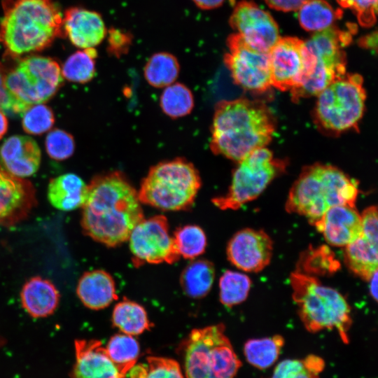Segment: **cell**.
<instances>
[{
    "label": "cell",
    "instance_id": "26",
    "mask_svg": "<svg viewBox=\"0 0 378 378\" xmlns=\"http://www.w3.org/2000/svg\"><path fill=\"white\" fill-rule=\"evenodd\" d=\"M298 10L301 27L309 31L326 29L342 17L340 9L334 8L324 0H307Z\"/></svg>",
    "mask_w": 378,
    "mask_h": 378
},
{
    "label": "cell",
    "instance_id": "4",
    "mask_svg": "<svg viewBox=\"0 0 378 378\" xmlns=\"http://www.w3.org/2000/svg\"><path fill=\"white\" fill-rule=\"evenodd\" d=\"M358 183L331 165L314 164L304 167L290 188L286 209L306 217L314 225L330 208L355 206Z\"/></svg>",
    "mask_w": 378,
    "mask_h": 378
},
{
    "label": "cell",
    "instance_id": "22",
    "mask_svg": "<svg viewBox=\"0 0 378 378\" xmlns=\"http://www.w3.org/2000/svg\"><path fill=\"white\" fill-rule=\"evenodd\" d=\"M76 293L85 307L94 310L107 307L118 298L113 277L102 270L83 274L78 283Z\"/></svg>",
    "mask_w": 378,
    "mask_h": 378
},
{
    "label": "cell",
    "instance_id": "27",
    "mask_svg": "<svg viewBox=\"0 0 378 378\" xmlns=\"http://www.w3.org/2000/svg\"><path fill=\"white\" fill-rule=\"evenodd\" d=\"M112 321L122 333L130 335H140L152 326L145 309L128 300L115 304L112 313Z\"/></svg>",
    "mask_w": 378,
    "mask_h": 378
},
{
    "label": "cell",
    "instance_id": "15",
    "mask_svg": "<svg viewBox=\"0 0 378 378\" xmlns=\"http://www.w3.org/2000/svg\"><path fill=\"white\" fill-rule=\"evenodd\" d=\"M304 41L295 37L279 38L269 51L272 86L293 90L303 73Z\"/></svg>",
    "mask_w": 378,
    "mask_h": 378
},
{
    "label": "cell",
    "instance_id": "12",
    "mask_svg": "<svg viewBox=\"0 0 378 378\" xmlns=\"http://www.w3.org/2000/svg\"><path fill=\"white\" fill-rule=\"evenodd\" d=\"M128 239L136 267L146 263L172 264L180 258L174 238L169 233L167 219L163 215L144 218L133 228Z\"/></svg>",
    "mask_w": 378,
    "mask_h": 378
},
{
    "label": "cell",
    "instance_id": "13",
    "mask_svg": "<svg viewBox=\"0 0 378 378\" xmlns=\"http://www.w3.org/2000/svg\"><path fill=\"white\" fill-rule=\"evenodd\" d=\"M230 24L246 43L260 51L269 52L280 38L278 26L272 15L253 2H239L233 10Z\"/></svg>",
    "mask_w": 378,
    "mask_h": 378
},
{
    "label": "cell",
    "instance_id": "14",
    "mask_svg": "<svg viewBox=\"0 0 378 378\" xmlns=\"http://www.w3.org/2000/svg\"><path fill=\"white\" fill-rule=\"evenodd\" d=\"M272 251V241L265 231L246 228L238 231L230 239L227 255L237 268L258 272L270 263Z\"/></svg>",
    "mask_w": 378,
    "mask_h": 378
},
{
    "label": "cell",
    "instance_id": "42",
    "mask_svg": "<svg viewBox=\"0 0 378 378\" xmlns=\"http://www.w3.org/2000/svg\"><path fill=\"white\" fill-rule=\"evenodd\" d=\"M5 70L0 63V108L5 111L7 108V95L4 88Z\"/></svg>",
    "mask_w": 378,
    "mask_h": 378
},
{
    "label": "cell",
    "instance_id": "6",
    "mask_svg": "<svg viewBox=\"0 0 378 378\" xmlns=\"http://www.w3.org/2000/svg\"><path fill=\"white\" fill-rule=\"evenodd\" d=\"M201 185L195 166L178 158L152 167L137 194L140 202L162 210H186L193 204Z\"/></svg>",
    "mask_w": 378,
    "mask_h": 378
},
{
    "label": "cell",
    "instance_id": "32",
    "mask_svg": "<svg viewBox=\"0 0 378 378\" xmlns=\"http://www.w3.org/2000/svg\"><path fill=\"white\" fill-rule=\"evenodd\" d=\"M324 367L323 359L314 354L301 359H286L275 367L270 378H319Z\"/></svg>",
    "mask_w": 378,
    "mask_h": 378
},
{
    "label": "cell",
    "instance_id": "38",
    "mask_svg": "<svg viewBox=\"0 0 378 378\" xmlns=\"http://www.w3.org/2000/svg\"><path fill=\"white\" fill-rule=\"evenodd\" d=\"M46 148L51 158L63 160L74 153V139L68 132L60 129H54L46 136Z\"/></svg>",
    "mask_w": 378,
    "mask_h": 378
},
{
    "label": "cell",
    "instance_id": "23",
    "mask_svg": "<svg viewBox=\"0 0 378 378\" xmlns=\"http://www.w3.org/2000/svg\"><path fill=\"white\" fill-rule=\"evenodd\" d=\"M21 302L26 312L34 318L46 317L57 309L59 294L48 279L34 276L28 280L21 290Z\"/></svg>",
    "mask_w": 378,
    "mask_h": 378
},
{
    "label": "cell",
    "instance_id": "21",
    "mask_svg": "<svg viewBox=\"0 0 378 378\" xmlns=\"http://www.w3.org/2000/svg\"><path fill=\"white\" fill-rule=\"evenodd\" d=\"M378 232L362 228V234L344 246V262L350 270L364 280L369 281L377 271Z\"/></svg>",
    "mask_w": 378,
    "mask_h": 378
},
{
    "label": "cell",
    "instance_id": "44",
    "mask_svg": "<svg viewBox=\"0 0 378 378\" xmlns=\"http://www.w3.org/2000/svg\"><path fill=\"white\" fill-rule=\"evenodd\" d=\"M370 281V292L375 301L377 300V271H375Z\"/></svg>",
    "mask_w": 378,
    "mask_h": 378
},
{
    "label": "cell",
    "instance_id": "36",
    "mask_svg": "<svg viewBox=\"0 0 378 378\" xmlns=\"http://www.w3.org/2000/svg\"><path fill=\"white\" fill-rule=\"evenodd\" d=\"M128 372L130 378H184L176 360L156 356L147 358L146 364L134 365Z\"/></svg>",
    "mask_w": 378,
    "mask_h": 378
},
{
    "label": "cell",
    "instance_id": "18",
    "mask_svg": "<svg viewBox=\"0 0 378 378\" xmlns=\"http://www.w3.org/2000/svg\"><path fill=\"white\" fill-rule=\"evenodd\" d=\"M62 26L71 43L83 49L94 48L107 34L101 15L80 7H71L65 11Z\"/></svg>",
    "mask_w": 378,
    "mask_h": 378
},
{
    "label": "cell",
    "instance_id": "24",
    "mask_svg": "<svg viewBox=\"0 0 378 378\" xmlns=\"http://www.w3.org/2000/svg\"><path fill=\"white\" fill-rule=\"evenodd\" d=\"M86 192L87 185L78 176L66 174L50 181L48 198L56 209L69 211L83 206Z\"/></svg>",
    "mask_w": 378,
    "mask_h": 378
},
{
    "label": "cell",
    "instance_id": "16",
    "mask_svg": "<svg viewBox=\"0 0 378 378\" xmlns=\"http://www.w3.org/2000/svg\"><path fill=\"white\" fill-rule=\"evenodd\" d=\"M36 202L31 183L0 165V225L9 226L25 218Z\"/></svg>",
    "mask_w": 378,
    "mask_h": 378
},
{
    "label": "cell",
    "instance_id": "3",
    "mask_svg": "<svg viewBox=\"0 0 378 378\" xmlns=\"http://www.w3.org/2000/svg\"><path fill=\"white\" fill-rule=\"evenodd\" d=\"M2 8L0 42L9 57L42 50L64 34L53 0H3Z\"/></svg>",
    "mask_w": 378,
    "mask_h": 378
},
{
    "label": "cell",
    "instance_id": "5",
    "mask_svg": "<svg viewBox=\"0 0 378 378\" xmlns=\"http://www.w3.org/2000/svg\"><path fill=\"white\" fill-rule=\"evenodd\" d=\"M293 298L307 330H336L344 343L351 325V309L338 291L321 284L314 276L295 271L290 274Z\"/></svg>",
    "mask_w": 378,
    "mask_h": 378
},
{
    "label": "cell",
    "instance_id": "29",
    "mask_svg": "<svg viewBox=\"0 0 378 378\" xmlns=\"http://www.w3.org/2000/svg\"><path fill=\"white\" fill-rule=\"evenodd\" d=\"M284 344V337L279 335L250 340L244 344V356L251 365L260 370L266 369L276 361Z\"/></svg>",
    "mask_w": 378,
    "mask_h": 378
},
{
    "label": "cell",
    "instance_id": "7",
    "mask_svg": "<svg viewBox=\"0 0 378 378\" xmlns=\"http://www.w3.org/2000/svg\"><path fill=\"white\" fill-rule=\"evenodd\" d=\"M62 83V69L55 59L38 55L23 57L5 74L6 111L23 114L33 105L51 99Z\"/></svg>",
    "mask_w": 378,
    "mask_h": 378
},
{
    "label": "cell",
    "instance_id": "33",
    "mask_svg": "<svg viewBox=\"0 0 378 378\" xmlns=\"http://www.w3.org/2000/svg\"><path fill=\"white\" fill-rule=\"evenodd\" d=\"M97 52L94 48L78 50L66 60L62 69L64 78L71 82L86 83L94 76L95 58Z\"/></svg>",
    "mask_w": 378,
    "mask_h": 378
},
{
    "label": "cell",
    "instance_id": "11",
    "mask_svg": "<svg viewBox=\"0 0 378 378\" xmlns=\"http://www.w3.org/2000/svg\"><path fill=\"white\" fill-rule=\"evenodd\" d=\"M227 43L224 63L234 82L253 92L268 90L272 87L269 52L251 47L237 33L228 37Z\"/></svg>",
    "mask_w": 378,
    "mask_h": 378
},
{
    "label": "cell",
    "instance_id": "8",
    "mask_svg": "<svg viewBox=\"0 0 378 378\" xmlns=\"http://www.w3.org/2000/svg\"><path fill=\"white\" fill-rule=\"evenodd\" d=\"M183 349L186 378H234L241 365L223 324L192 330Z\"/></svg>",
    "mask_w": 378,
    "mask_h": 378
},
{
    "label": "cell",
    "instance_id": "2",
    "mask_svg": "<svg viewBox=\"0 0 378 378\" xmlns=\"http://www.w3.org/2000/svg\"><path fill=\"white\" fill-rule=\"evenodd\" d=\"M274 131V116L263 102L246 98L223 100L215 107L209 147L215 155L238 162L265 147Z\"/></svg>",
    "mask_w": 378,
    "mask_h": 378
},
{
    "label": "cell",
    "instance_id": "30",
    "mask_svg": "<svg viewBox=\"0 0 378 378\" xmlns=\"http://www.w3.org/2000/svg\"><path fill=\"white\" fill-rule=\"evenodd\" d=\"M107 354L121 374L125 375L136 364L139 354V345L132 335L117 334L108 341Z\"/></svg>",
    "mask_w": 378,
    "mask_h": 378
},
{
    "label": "cell",
    "instance_id": "43",
    "mask_svg": "<svg viewBox=\"0 0 378 378\" xmlns=\"http://www.w3.org/2000/svg\"><path fill=\"white\" fill-rule=\"evenodd\" d=\"M225 0H192L194 4L203 10H211L220 6Z\"/></svg>",
    "mask_w": 378,
    "mask_h": 378
},
{
    "label": "cell",
    "instance_id": "35",
    "mask_svg": "<svg viewBox=\"0 0 378 378\" xmlns=\"http://www.w3.org/2000/svg\"><path fill=\"white\" fill-rule=\"evenodd\" d=\"M174 240L180 255L192 259L202 254L206 246V237L203 230L195 225H187L178 228Z\"/></svg>",
    "mask_w": 378,
    "mask_h": 378
},
{
    "label": "cell",
    "instance_id": "17",
    "mask_svg": "<svg viewBox=\"0 0 378 378\" xmlns=\"http://www.w3.org/2000/svg\"><path fill=\"white\" fill-rule=\"evenodd\" d=\"M313 225L334 246H345L362 234L360 215L355 206L347 205L328 209Z\"/></svg>",
    "mask_w": 378,
    "mask_h": 378
},
{
    "label": "cell",
    "instance_id": "40",
    "mask_svg": "<svg viewBox=\"0 0 378 378\" xmlns=\"http://www.w3.org/2000/svg\"><path fill=\"white\" fill-rule=\"evenodd\" d=\"M107 33V50L109 54L116 57L125 55L132 45V34L116 28H111Z\"/></svg>",
    "mask_w": 378,
    "mask_h": 378
},
{
    "label": "cell",
    "instance_id": "1",
    "mask_svg": "<svg viewBox=\"0 0 378 378\" xmlns=\"http://www.w3.org/2000/svg\"><path fill=\"white\" fill-rule=\"evenodd\" d=\"M138 194L125 175H98L87 185L81 226L85 234L109 247L128 240L144 218Z\"/></svg>",
    "mask_w": 378,
    "mask_h": 378
},
{
    "label": "cell",
    "instance_id": "9",
    "mask_svg": "<svg viewBox=\"0 0 378 378\" xmlns=\"http://www.w3.org/2000/svg\"><path fill=\"white\" fill-rule=\"evenodd\" d=\"M316 96L314 120L323 132L334 135L358 129L366 98L359 74H345Z\"/></svg>",
    "mask_w": 378,
    "mask_h": 378
},
{
    "label": "cell",
    "instance_id": "41",
    "mask_svg": "<svg viewBox=\"0 0 378 378\" xmlns=\"http://www.w3.org/2000/svg\"><path fill=\"white\" fill-rule=\"evenodd\" d=\"M307 0H265L272 8L285 12L298 10Z\"/></svg>",
    "mask_w": 378,
    "mask_h": 378
},
{
    "label": "cell",
    "instance_id": "34",
    "mask_svg": "<svg viewBox=\"0 0 378 378\" xmlns=\"http://www.w3.org/2000/svg\"><path fill=\"white\" fill-rule=\"evenodd\" d=\"M251 281L244 274L227 270L219 281L220 302L228 307L244 302L248 294Z\"/></svg>",
    "mask_w": 378,
    "mask_h": 378
},
{
    "label": "cell",
    "instance_id": "31",
    "mask_svg": "<svg viewBox=\"0 0 378 378\" xmlns=\"http://www.w3.org/2000/svg\"><path fill=\"white\" fill-rule=\"evenodd\" d=\"M162 111L172 118L189 114L194 107V98L190 90L184 84L174 83L167 87L160 98Z\"/></svg>",
    "mask_w": 378,
    "mask_h": 378
},
{
    "label": "cell",
    "instance_id": "20",
    "mask_svg": "<svg viewBox=\"0 0 378 378\" xmlns=\"http://www.w3.org/2000/svg\"><path fill=\"white\" fill-rule=\"evenodd\" d=\"M75 349L74 378H126L109 358L100 341L76 340Z\"/></svg>",
    "mask_w": 378,
    "mask_h": 378
},
{
    "label": "cell",
    "instance_id": "28",
    "mask_svg": "<svg viewBox=\"0 0 378 378\" xmlns=\"http://www.w3.org/2000/svg\"><path fill=\"white\" fill-rule=\"evenodd\" d=\"M180 70L176 57L167 52L153 54L144 69L145 79L154 88H165L174 83Z\"/></svg>",
    "mask_w": 378,
    "mask_h": 378
},
{
    "label": "cell",
    "instance_id": "10",
    "mask_svg": "<svg viewBox=\"0 0 378 378\" xmlns=\"http://www.w3.org/2000/svg\"><path fill=\"white\" fill-rule=\"evenodd\" d=\"M286 168V162L274 158L267 148H258L238 162L227 192L212 199L222 210H235L257 198Z\"/></svg>",
    "mask_w": 378,
    "mask_h": 378
},
{
    "label": "cell",
    "instance_id": "39",
    "mask_svg": "<svg viewBox=\"0 0 378 378\" xmlns=\"http://www.w3.org/2000/svg\"><path fill=\"white\" fill-rule=\"evenodd\" d=\"M344 8L356 11L358 22L363 27H370L376 21L377 0H337Z\"/></svg>",
    "mask_w": 378,
    "mask_h": 378
},
{
    "label": "cell",
    "instance_id": "19",
    "mask_svg": "<svg viewBox=\"0 0 378 378\" xmlns=\"http://www.w3.org/2000/svg\"><path fill=\"white\" fill-rule=\"evenodd\" d=\"M1 167L20 178L33 175L41 162V150L36 142L27 136L15 135L6 139L0 147Z\"/></svg>",
    "mask_w": 378,
    "mask_h": 378
},
{
    "label": "cell",
    "instance_id": "45",
    "mask_svg": "<svg viewBox=\"0 0 378 378\" xmlns=\"http://www.w3.org/2000/svg\"><path fill=\"white\" fill-rule=\"evenodd\" d=\"M8 130V120L4 112L0 108V139L6 134Z\"/></svg>",
    "mask_w": 378,
    "mask_h": 378
},
{
    "label": "cell",
    "instance_id": "37",
    "mask_svg": "<svg viewBox=\"0 0 378 378\" xmlns=\"http://www.w3.org/2000/svg\"><path fill=\"white\" fill-rule=\"evenodd\" d=\"M22 115L23 129L30 134H41L50 130L55 122L52 109L43 104L33 105Z\"/></svg>",
    "mask_w": 378,
    "mask_h": 378
},
{
    "label": "cell",
    "instance_id": "25",
    "mask_svg": "<svg viewBox=\"0 0 378 378\" xmlns=\"http://www.w3.org/2000/svg\"><path fill=\"white\" fill-rule=\"evenodd\" d=\"M214 277L213 263L207 260H197L184 268L180 283L186 295L192 298H202L210 291Z\"/></svg>",
    "mask_w": 378,
    "mask_h": 378
}]
</instances>
